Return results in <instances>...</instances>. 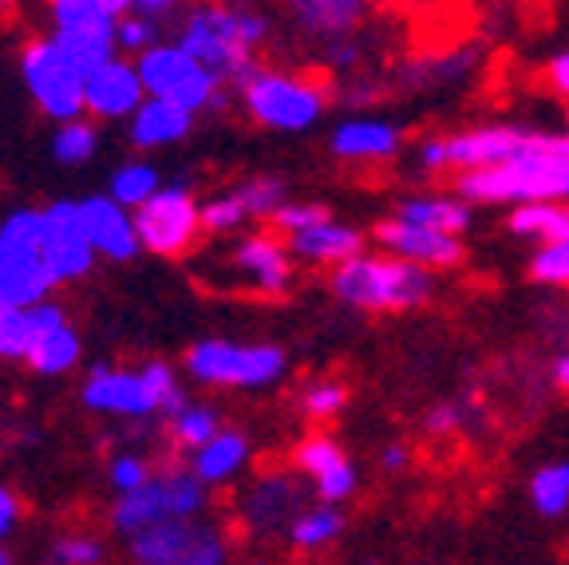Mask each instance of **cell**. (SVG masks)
Instances as JSON below:
<instances>
[{
	"instance_id": "6da1fadb",
	"label": "cell",
	"mask_w": 569,
	"mask_h": 565,
	"mask_svg": "<svg viewBox=\"0 0 569 565\" xmlns=\"http://www.w3.org/2000/svg\"><path fill=\"white\" fill-rule=\"evenodd\" d=\"M455 195L467 206H542L569 202V131H533L522 155L495 170L455 178Z\"/></svg>"
},
{
	"instance_id": "7a4b0ae2",
	"label": "cell",
	"mask_w": 569,
	"mask_h": 565,
	"mask_svg": "<svg viewBox=\"0 0 569 565\" xmlns=\"http://www.w3.org/2000/svg\"><path fill=\"white\" fill-rule=\"evenodd\" d=\"M273 36V20L246 4H194L178 20L174 44L187 48L226 88H238L258 68V52Z\"/></svg>"
},
{
	"instance_id": "3957f363",
	"label": "cell",
	"mask_w": 569,
	"mask_h": 565,
	"mask_svg": "<svg viewBox=\"0 0 569 565\" xmlns=\"http://www.w3.org/2000/svg\"><path fill=\"white\" fill-rule=\"evenodd\" d=\"M80 404L91 416L119 419V424H151L170 419L190 404L178 371L167 360H147L139 368H116V364H91L80 384Z\"/></svg>"
},
{
	"instance_id": "277c9868",
	"label": "cell",
	"mask_w": 569,
	"mask_h": 565,
	"mask_svg": "<svg viewBox=\"0 0 569 565\" xmlns=\"http://www.w3.org/2000/svg\"><path fill=\"white\" fill-rule=\"evenodd\" d=\"M297 277V261L281 234L249 230L238 238L218 241V249L198 261V281L230 293H253V297H281Z\"/></svg>"
},
{
	"instance_id": "5b68a950",
	"label": "cell",
	"mask_w": 569,
	"mask_h": 565,
	"mask_svg": "<svg viewBox=\"0 0 569 565\" xmlns=\"http://www.w3.org/2000/svg\"><path fill=\"white\" fill-rule=\"evenodd\" d=\"M332 297L356 313H408L436 297V274L391 254H360L332 269Z\"/></svg>"
},
{
	"instance_id": "8992f818",
	"label": "cell",
	"mask_w": 569,
	"mask_h": 565,
	"mask_svg": "<svg viewBox=\"0 0 569 565\" xmlns=\"http://www.w3.org/2000/svg\"><path fill=\"white\" fill-rule=\"evenodd\" d=\"M210 506V490L198 483V475L178 459H162L151 486L111 503L107 522L119 538H139V534L167 526V522H198Z\"/></svg>"
},
{
	"instance_id": "52a82bcc",
	"label": "cell",
	"mask_w": 569,
	"mask_h": 565,
	"mask_svg": "<svg viewBox=\"0 0 569 565\" xmlns=\"http://www.w3.org/2000/svg\"><path fill=\"white\" fill-rule=\"evenodd\" d=\"M233 91H238L241 111L253 123L281 135L312 131L325 119V107H329L325 83H317L312 76H297V71L261 68V63Z\"/></svg>"
},
{
	"instance_id": "ba28073f",
	"label": "cell",
	"mask_w": 569,
	"mask_h": 565,
	"mask_svg": "<svg viewBox=\"0 0 569 565\" xmlns=\"http://www.w3.org/2000/svg\"><path fill=\"white\" fill-rule=\"evenodd\" d=\"M182 368L202 388H230V391H266L284 380L289 356L269 340H230V336H202L187 348Z\"/></svg>"
},
{
	"instance_id": "9c48e42d",
	"label": "cell",
	"mask_w": 569,
	"mask_h": 565,
	"mask_svg": "<svg viewBox=\"0 0 569 565\" xmlns=\"http://www.w3.org/2000/svg\"><path fill=\"white\" fill-rule=\"evenodd\" d=\"M56 281L44 261V218L40 206H12L0 218V300L36 309L52 300Z\"/></svg>"
},
{
	"instance_id": "30bf717a",
	"label": "cell",
	"mask_w": 569,
	"mask_h": 565,
	"mask_svg": "<svg viewBox=\"0 0 569 565\" xmlns=\"http://www.w3.org/2000/svg\"><path fill=\"white\" fill-rule=\"evenodd\" d=\"M131 12V0H56L48 4L52 40L83 76L119 60L116 28Z\"/></svg>"
},
{
	"instance_id": "8fae6325",
	"label": "cell",
	"mask_w": 569,
	"mask_h": 565,
	"mask_svg": "<svg viewBox=\"0 0 569 565\" xmlns=\"http://www.w3.org/2000/svg\"><path fill=\"white\" fill-rule=\"evenodd\" d=\"M134 68H139L147 99L174 103V107H182V111H190V116L222 111V107L230 103V88H226L210 68H202L187 48H178L174 40H162L159 48L139 56Z\"/></svg>"
},
{
	"instance_id": "7c38bea8",
	"label": "cell",
	"mask_w": 569,
	"mask_h": 565,
	"mask_svg": "<svg viewBox=\"0 0 569 565\" xmlns=\"http://www.w3.org/2000/svg\"><path fill=\"white\" fill-rule=\"evenodd\" d=\"M530 135V127L518 123H487L451 135H431V139H423L416 147V167L427 170V175L455 170V178L475 175V170H495L515 159V155H522Z\"/></svg>"
},
{
	"instance_id": "4fadbf2b",
	"label": "cell",
	"mask_w": 569,
	"mask_h": 565,
	"mask_svg": "<svg viewBox=\"0 0 569 565\" xmlns=\"http://www.w3.org/2000/svg\"><path fill=\"white\" fill-rule=\"evenodd\" d=\"M20 80H24V91L32 99V107L44 119L60 123H76L83 119V76L68 56L56 48L52 36H32L24 48H20Z\"/></svg>"
},
{
	"instance_id": "5bb4252c",
	"label": "cell",
	"mask_w": 569,
	"mask_h": 565,
	"mask_svg": "<svg viewBox=\"0 0 569 565\" xmlns=\"http://www.w3.org/2000/svg\"><path fill=\"white\" fill-rule=\"evenodd\" d=\"M134 226H139L142 254L182 257L198 246V234H202V202L194 198L187 178H182V182H167L142 210H134Z\"/></svg>"
},
{
	"instance_id": "9a60e30c",
	"label": "cell",
	"mask_w": 569,
	"mask_h": 565,
	"mask_svg": "<svg viewBox=\"0 0 569 565\" xmlns=\"http://www.w3.org/2000/svg\"><path fill=\"white\" fill-rule=\"evenodd\" d=\"M131 565H230V538L213 522H167L127 542Z\"/></svg>"
},
{
	"instance_id": "2e32d148",
	"label": "cell",
	"mask_w": 569,
	"mask_h": 565,
	"mask_svg": "<svg viewBox=\"0 0 569 565\" xmlns=\"http://www.w3.org/2000/svg\"><path fill=\"white\" fill-rule=\"evenodd\" d=\"M40 218H44V261L52 269V281H83L96 269L99 254L83 226L80 198H52L48 206H40Z\"/></svg>"
},
{
	"instance_id": "e0dca14e",
	"label": "cell",
	"mask_w": 569,
	"mask_h": 565,
	"mask_svg": "<svg viewBox=\"0 0 569 565\" xmlns=\"http://www.w3.org/2000/svg\"><path fill=\"white\" fill-rule=\"evenodd\" d=\"M376 246L380 254H391L408 261V266H419L427 274H443V269H455L467 257V246L462 238H451V234H436V230H423V226H411L403 218H380L372 230Z\"/></svg>"
},
{
	"instance_id": "ac0fdd59",
	"label": "cell",
	"mask_w": 569,
	"mask_h": 565,
	"mask_svg": "<svg viewBox=\"0 0 569 565\" xmlns=\"http://www.w3.org/2000/svg\"><path fill=\"white\" fill-rule=\"evenodd\" d=\"M293 467L317 490V503L345 506L360 486L356 463L348 459V450L332 435H305L293 450Z\"/></svg>"
},
{
	"instance_id": "d6986e66",
	"label": "cell",
	"mask_w": 569,
	"mask_h": 565,
	"mask_svg": "<svg viewBox=\"0 0 569 565\" xmlns=\"http://www.w3.org/2000/svg\"><path fill=\"white\" fill-rule=\"evenodd\" d=\"M305 486L301 478L293 475H281V470H266L258 475L253 483L241 490V522H246L253 534H273V531H284L293 526V518L305 511Z\"/></svg>"
},
{
	"instance_id": "ffe728a7",
	"label": "cell",
	"mask_w": 569,
	"mask_h": 565,
	"mask_svg": "<svg viewBox=\"0 0 569 565\" xmlns=\"http://www.w3.org/2000/svg\"><path fill=\"white\" fill-rule=\"evenodd\" d=\"M142 103H147V88L134 60L127 56L96 68L83 83V111L91 116V123H131Z\"/></svg>"
},
{
	"instance_id": "44dd1931",
	"label": "cell",
	"mask_w": 569,
	"mask_h": 565,
	"mask_svg": "<svg viewBox=\"0 0 569 565\" xmlns=\"http://www.w3.org/2000/svg\"><path fill=\"white\" fill-rule=\"evenodd\" d=\"M28 313H32V328H36L28 368H32L36 376H68V371L83 360L80 328L71 325V317L56 300H44V305H36V309H28Z\"/></svg>"
},
{
	"instance_id": "7402d4cb",
	"label": "cell",
	"mask_w": 569,
	"mask_h": 565,
	"mask_svg": "<svg viewBox=\"0 0 569 565\" xmlns=\"http://www.w3.org/2000/svg\"><path fill=\"white\" fill-rule=\"evenodd\" d=\"M80 214H83V226H88L91 246H96V254L103 261H134L142 254L134 214L123 210L116 198L107 195L80 198Z\"/></svg>"
},
{
	"instance_id": "603a6c76",
	"label": "cell",
	"mask_w": 569,
	"mask_h": 565,
	"mask_svg": "<svg viewBox=\"0 0 569 565\" xmlns=\"http://www.w3.org/2000/svg\"><path fill=\"white\" fill-rule=\"evenodd\" d=\"M329 150L345 162H388L403 150V131L383 116H348L329 131Z\"/></svg>"
},
{
	"instance_id": "cb8c5ba5",
	"label": "cell",
	"mask_w": 569,
	"mask_h": 565,
	"mask_svg": "<svg viewBox=\"0 0 569 565\" xmlns=\"http://www.w3.org/2000/svg\"><path fill=\"white\" fill-rule=\"evenodd\" d=\"M293 261L301 266H325V269H340L345 261L365 254V234L348 226V221H337V218H325L320 226L312 230L297 234V238L284 241Z\"/></svg>"
},
{
	"instance_id": "d4e9b609",
	"label": "cell",
	"mask_w": 569,
	"mask_h": 565,
	"mask_svg": "<svg viewBox=\"0 0 569 565\" xmlns=\"http://www.w3.org/2000/svg\"><path fill=\"white\" fill-rule=\"evenodd\" d=\"M249 463H253V443H249V435L238 432V427H226L218 439H210L198 455H190L187 467L194 470L198 483L210 490V486H226V483H233V478H241L249 470Z\"/></svg>"
},
{
	"instance_id": "484cf974",
	"label": "cell",
	"mask_w": 569,
	"mask_h": 565,
	"mask_svg": "<svg viewBox=\"0 0 569 565\" xmlns=\"http://www.w3.org/2000/svg\"><path fill=\"white\" fill-rule=\"evenodd\" d=\"M289 17L301 32L317 36L325 44H340V40H352L360 20L368 17V4L365 0H297L289 4Z\"/></svg>"
},
{
	"instance_id": "4316f807",
	"label": "cell",
	"mask_w": 569,
	"mask_h": 565,
	"mask_svg": "<svg viewBox=\"0 0 569 565\" xmlns=\"http://www.w3.org/2000/svg\"><path fill=\"white\" fill-rule=\"evenodd\" d=\"M194 119L190 111L174 103H162V99H147V103L134 111V119L127 123V139L131 147L139 150H162V147H174L182 142L190 131H194Z\"/></svg>"
},
{
	"instance_id": "83f0119b",
	"label": "cell",
	"mask_w": 569,
	"mask_h": 565,
	"mask_svg": "<svg viewBox=\"0 0 569 565\" xmlns=\"http://www.w3.org/2000/svg\"><path fill=\"white\" fill-rule=\"evenodd\" d=\"M396 218L411 221V226H423V230L462 238V234L471 230L475 206H467L459 195H408L396 206Z\"/></svg>"
},
{
	"instance_id": "f1b7e54d",
	"label": "cell",
	"mask_w": 569,
	"mask_h": 565,
	"mask_svg": "<svg viewBox=\"0 0 569 565\" xmlns=\"http://www.w3.org/2000/svg\"><path fill=\"white\" fill-rule=\"evenodd\" d=\"M226 432L222 424V412L213 404H206V399H190L182 412H174V416L167 419V435H170V447L182 450V455H198V450L206 447L210 439H218V435Z\"/></svg>"
},
{
	"instance_id": "f546056e",
	"label": "cell",
	"mask_w": 569,
	"mask_h": 565,
	"mask_svg": "<svg viewBox=\"0 0 569 565\" xmlns=\"http://www.w3.org/2000/svg\"><path fill=\"white\" fill-rule=\"evenodd\" d=\"M507 230L522 241H538V246L569 241V202L518 206V210L507 214Z\"/></svg>"
},
{
	"instance_id": "4dcf8cb0",
	"label": "cell",
	"mask_w": 569,
	"mask_h": 565,
	"mask_svg": "<svg viewBox=\"0 0 569 565\" xmlns=\"http://www.w3.org/2000/svg\"><path fill=\"white\" fill-rule=\"evenodd\" d=\"M162 170L154 167V162L147 159H127L119 162L116 170H111V178H107V198H116L123 210H142V206L151 202L154 195L162 190Z\"/></svg>"
},
{
	"instance_id": "1f68e13d",
	"label": "cell",
	"mask_w": 569,
	"mask_h": 565,
	"mask_svg": "<svg viewBox=\"0 0 569 565\" xmlns=\"http://www.w3.org/2000/svg\"><path fill=\"white\" fill-rule=\"evenodd\" d=\"M345 511L340 506H329V503H309L301 514L293 518V526H289V546L301 549V554H317V549L332 546V542L345 534Z\"/></svg>"
},
{
	"instance_id": "d6a6232c",
	"label": "cell",
	"mask_w": 569,
	"mask_h": 565,
	"mask_svg": "<svg viewBox=\"0 0 569 565\" xmlns=\"http://www.w3.org/2000/svg\"><path fill=\"white\" fill-rule=\"evenodd\" d=\"M526 498H530L533 514L546 522L566 518L569 514V459H550L542 467H533L530 483H526Z\"/></svg>"
},
{
	"instance_id": "836d02e7",
	"label": "cell",
	"mask_w": 569,
	"mask_h": 565,
	"mask_svg": "<svg viewBox=\"0 0 569 565\" xmlns=\"http://www.w3.org/2000/svg\"><path fill=\"white\" fill-rule=\"evenodd\" d=\"M52 159L60 167H88L91 159L99 155V127L91 119H76V123H60L52 131Z\"/></svg>"
},
{
	"instance_id": "e575fe53",
	"label": "cell",
	"mask_w": 569,
	"mask_h": 565,
	"mask_svg": "<svg viewBox=\"0 0 569 565\" xmlns=\"http://www.w3.org/2000/svg\"><path fill=\"white\" fill-rule=\"evenodd\" d=\"M249 221L253 218H249V210H246V202H241L238 190H222V195H213L202 202V230L213 234L218 241L246 234Z\"/></svg>"
},
{
	"instance_id": "d590c367",
	"label": "cell",
	"mask_w": 569,
	"mask_h": 565,
	"mask_svg": "<svg viewBox=\"0 0 569 565\" xmlns=\"http://www.w3.org/2000/svg\"><path fill=\"white\" fill-rule=\"evenodd\" d=\"M32 313L0 300V364H28L32 356Z\"/></svg>"
},
{
	"instance_id": "8d00e7d4",
	"label": "cell",
	"mask_w": 569,
	"mask_h": 565,
	"mask_svg": "<svg viewBox=\"0 0 569 565\" xmlns=\"http://www.w3.org/2000/svg\"><path fill=\"white\" fill-rule=\"evenodd\" d=\"M241 195V202H246L249 218L253 221H273L277 214H281V206L289 202V186H284V178L277 175H253L246 178V182L233 186Z\"/></svg>"
},
{
	"instance_id": "74e56055",
	"label": "cell",
	"mask_w": 569,
	"mask_h": 565,
	"mask_svg": "<svg viewBox=\"0 0 569 565\" xmlns=\"http://www.w3.org/2000/svg\"><path fill=\"white\" fill-rule=\"evenodd\" d=\"M297 407H301V416L312 419V424H329L337 419L340 412L348 407V388L332 376H320V380H309L297 396Z\"/></svg>"
},
{
	"instance_id": "f35d334b",
	"label": "cell",
	"mask_w": 569,
	"mask_h": 565,
	"mask_svg": "<svg viewBox=\"0 0 569 565\" xmlns=\"http://www.w3.org/2000/svg\"><path fill=\"white\" fill-rule=\"evenodd\" d=\"M479 424H482L479 404H475V399H467V396L443 399V404H436L423 416V432L427 435H462V432H475Z\"/></svg>"
},
{
	"instance_id": "ab89813d",
	"label": "cell",
	"mask_w": 569,
	"mask_h": 565,
	"mask_svg": "<svg viewBox=\"0 0 569 565\" xmlns=\"http://www.w3.org/2000/svg\"><path fill=\"white\" fill-rule=\"evenodd\" d=\"M154 470L159 467H154L147 455H139V450H119V455H111V463H107V483H111L116 498H123V495L142 490V486H151Z\"/></svg>"
},
{
	"instance_id": "60d3db41",
	"label": "cell",
	"mask_w": 569,
	"mask_h": 565,
	"mask_svg": "<svg viewBox=\"0 0 569 565\" xmlns=\"http://www.w3.org/2000/svg\"><path fill=\"white\" fill-rule=\"evenodd\" d=\"M530 281L550 285V289H569V241H558V246H538L526 266Z\"/></svg>"
},
{
	"instance_id": "b9f144b4",
	"label": "cell",
	"mask_w": 569,
	"mask_h": 565,
	"mask_svg": "<svg viewBox=\"0 0 569 565\" xmlns=\"http://www.w3.org/2000/svg\"><path fill=\"white\" fill-rule=\"evenodd\" d=\"M48 562L52 565H103L107 546L96 534H63V538H56L52 549H48Z\"/></svg>"
},
{
	"instance_id": "7bdbcfd3",
	"label": "cell",
	"mask_w": 569,
	"mask_h": 565,
	"mask_svg": "<svg viewBox=\"0 0 569 565\" xmlns=\"http://www.w3.org/2000/svg\"><path fill=\"white\" fill-rule=\"evenodd\" d=\"M116 40H119V52H127V56H147L151 48H159L162 44V28L159 24H151V20H142V17H134V12H127L123 20H119V28H116Z\"/></svg>"
},
{
	"instance_id": "ee69618b",
	"label": "cell",
	"mask_w": 569,
	"mask_h": 565,
	"mask_svg": "<svg viewBox=\"0 0 569 565\" xmlns=\"http://www.w3.org/2000/svg\"><path fill=\"white\" fill-rule=\"evenodd\" d=\"M325 218H332L329 206H320V202H284L281 214L273 218V234H281V238L289 241V238H297V234L320 226Z\"/></svg>"
},
{
	"instance_id": "f6af8a7d",
	"label": "cell",
	"mask_w": 569,
	"mask_h": 565,
	"mask_svg": "<svg viewBox=\"0 0 569 565\" xmlns=\"http://www.w3.org/2000/svg\"><path fill=\"white\" fill-rule=\"evenodd\" d=\"M131 12L142 20H151V24L167 28V24H174V20H182L187 9H182L178 0H131Z\"/></svg>"
},
{
	"instance_id": "bcb514c9",
	"label": "cell",
	"mask_w": 569,
	"mask_h": 565,
	"mask_svg": "<svg viewBox=\"0 0 569 565\" xmlns=\"http://www.w3.org/2000/svg\"><path fill=\"white\" fill-rule=\"evenodd\" d=\"M20 518H24V503H20V495L12 490V486L0 483V546L12 538V531L20 526Z\"/></svg>"
},
{
	"instance_id": "7dc6e473",
	"label": "cell",
	"mask_w": 569,
	"mask_h": 565,
	"mask_svg": "<svg viewBox=\"0 0 569 565\" xmlns=\"http://www.w3.org/2000/svg\"><path fill=\"white\" fill-rule=\"evenodd\" d=\"M546 83L558 91L561 99H569V48H558L546 63Z\"/></svg>"
},
{
	"instance_id": "c3c4849f",
	"label": "cell",
	"mask_w": 569,
	"mask_h": 565,
	"mask_svg": "<svg viewBox=\"0 0 569 565\" xmlns=\"http://www.w3.org/2000/svg\"><path fill=\"white\" fill-rule=\"evenodd\" d=\"M325 56H329V63H337V68H352V63L360 60V44H356V40H340V44H325Z\"/></svg>"
},
{
	"instance_id": "681fc988",
	"label": "cell",
	"mask_w": 569,
	"mask_h": 565,
	"mask_svg": "<svg viewBox=\"0 0 569 565\" xmlns=\"http://www.w3.org/2000/svg\"><path fill=\"white\" fill-rule=\"evenodd\" d=\"M408 443H383V450H380V467L383 470H403L408 467Z\"/></svg>"
},
{
	"instance_id": "f907efd6",
	"label": "cell",
	"mask_w": 569,
	"mask_h": 565,
	"mask_svg": "<svg viewBox=\"0 0 569 565\" xmlns=\"http://www.w3.org/2000/svg\"><path fill=\"white\" fill-rule=\"evenodd\" d=\"M550 384L569 396V348H566V353L553 356V364H550Z\"/></svg>"
},
{
	"instance_id": "816d5d0a",
	"label": "cell",
	"mask_w": 569,
	"mask_h": 565,
	"mask_svg": "<svg viewBox=\"0 0 569 565\" xmlns=\"http://www.w3.org/2000/svg\"><path fill=\"white\" fill-rule=\"evenodd\" d=\"M0 565H17V557H12L9 546H0Z\"/></svg>"
},
{
	"instance_id": "f5cc1de1",
	"label": "cell",
	"mask_w": 569,
	"mask_h": 565,
	"mask_svg": "<svg viewBox=\"0 0 569 565\" xmlns=\"http://www.w3.org/2000/svg\"><path fill=\"white\" fill-rule=\"evenodd\" d=\"M246 565H273V562H246Z\"/></svg>"
},
{
	"instance_id": "db71d44e",
	"label": "cell",
	"mask_w": 569,
	"mask_h": 565,
	"mask_svg": "<svg viewBox=\"0 0 569 565\" xmlns=\"http://www.w3.org/2000/svg\"><path fill=\"white\" fill-rule=\"evenodd\" d=\"M365 565H380V562H365Z\"/></svg>"
}]
</instances>
